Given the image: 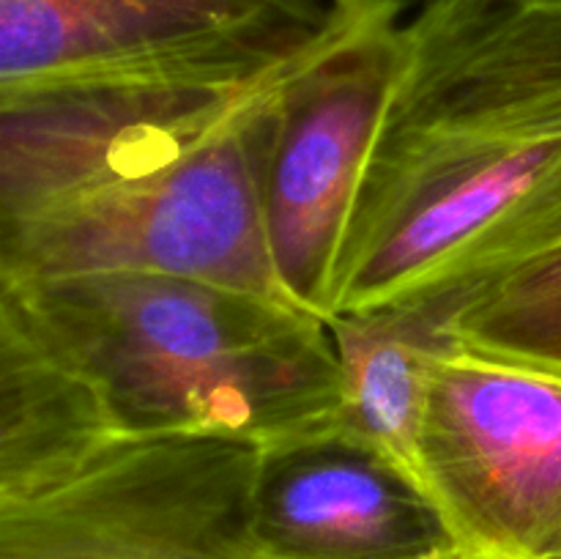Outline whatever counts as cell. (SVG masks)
Wrapping results in <instances>:
<instances>
[{"label":"cell","instance_id":"cell-1","mask_svg":"<svg viewBox=\"0 0 561 559\" xmlns=\"http://www.w3.org/2000/svg\"><path fill=\"white\" fill-rule=\"evenodd\" d=\"M561 244V0H427L362 175L334 316L466 294Z\"/></svg>","mask_w":561,"mask_h":559},{"label":"cell","instance_id":"cell-2","mask_svg":"<svg viewBox=\"0 0 561 559\" xmlns=\"http://www.w3.org/2000/svg\"><path fill=\"white\" fill-rule=\"evenodd\" d=\"M0 290L96 389L115 436L266 447L340 414L332 329L294 301L146 272Z\"/></svg>","mask_w":561,"mask_h":559},{"label":"cell","instance_id":"cell-3","mask_svg":"<svg viewBox=\"0 0 561 559\" xmlns=\"http://www.w3.org/2000/svg\"><path fill=\"white\" fill-rule=\"evenodd\" d=\"M405 0H329L274 96L263 223L279 288L329 321L367 159L403 55Z\"/></svg>","mask_w":561,"mask_h":559},{"label":"cell","instance_id":"cell-4","mask_svg":"<svg viewBox=\"0 0 561 559\" xmlns=\"http://www.w3.org/2000/svg\"><path fill=\"white\" fill-rule=\"evenodd\" d=\"M257 444L113 436L0 497V559H272L250 521Z\"/></svg>","mask_w":561,"mask_h":559},{"label":"cell","instance_id":"cell-5","mask_svg":"<svg viewBox=\"0 0 561 559\" xmlns=\"http://www.w3.org/2000/svg\"><path fill=\"white\" fill-rule=\"evenodd\" d=\"M283 60L255 71L153 69L0 88V247L190 151Z\"/></svg>","mask_w":561,"mask_h":559},{"label":"cell","instance_id":"cell-6","mask_svg":"<svg viewBox=\"0 0 561 559\" xmlns=\"http://www.w3.org/2000/svg\"><path fill=\"white\" fill-rule=\"evenodd\" d=\"M416 477L471 559H561V373L453 340L431 367Z\"/></svg>","mask_w":561,"mask_h":559},{"label":"cell","instance_id":"cell-7","mask_svg":"<svg viewBox=\"0 0 561 559\" xmlns=\"http://www.w3.org/2000/svg\"><path fill=\"white\" fill-rule=\"evenodd\" d=\"M312 0H0V88L153 69H263Z\"/></svg>","mask_w":561,"mask_h":559},{"label":"cell","instance_id":"cell-8","mask_svg":"<svg viewBox=\"0 0 561 559\" xmlns=\"http://www.w3.org/2000/svg\"><path fill=\"white\" fill-rule=\"evenodd\" d=\"M250 521L272 559H471L425 486L337 422L257 449Z\"/></svg>","mask_w":561,"mask_h":559},{"label":"cell","instance_id":"cell-9","mask_svg":"<svg viewBox=\"0 0 561 559\" xmlns=\"http://www.w3.org/2000/svg\"><path fill=\"white\" fill-rule=\"evenodd\" d=\"M466 294L329 318L343 376L337 425L398 460L416 477L427 381ZM420 480V477H416Z\"/></svg>","mask_w":561,"mask_h":559},{"label":"cell","instance_id":"cell-10","mask_svg":"<svg viewBox=\"0 0 561 559\" xmlns=\"http://www.w3.org/2000/svg\"><path fill=\"white\" fill-rule=\"evenodd\" d=\"M113 436L96 389L0 290V497Z\"/></svg>","mask_w":561,"mask_h":559},{"label":"cell","instance_id":"cell-11","mask_svg":"<svg viewBox=\"0 0 561 559\" xmlns=\"http://www.w3.org/2000/svg\"><path fill=\"white\" fill-rule=\"evenodd\" d=\"M449 334L488 360L561 373V244L477 285Z\"/></svg>","mask_w":561,"mask_h":559}]
</instances>
